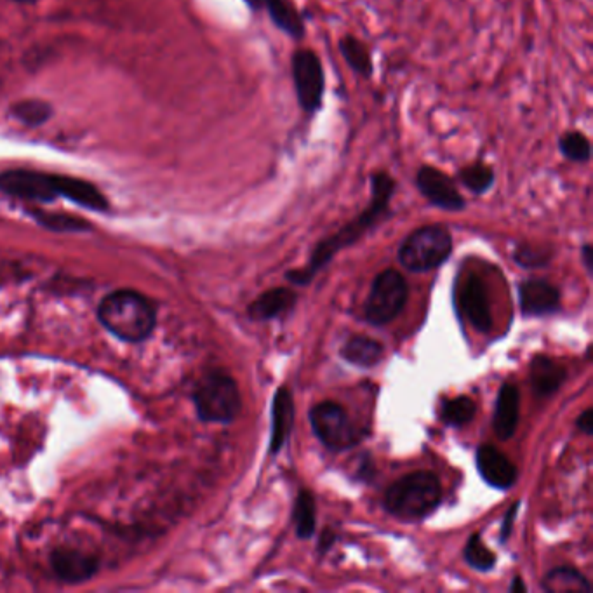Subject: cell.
I'll use <instances>...</instances> for the list:
<instances>
[{"instance_id":"7a4b0ae2","label":"cell","mask_w":593,"mask_h":593,"mask_svg":"<svg viewBox=\"0 0 593 593\" xmlns=\"http://www.w3.org/2000/svg\"><path fill=\"white\" fill-rule=\"evenodd\" d=\"M101 324L124 341H143L154 331L155 310L152 303L134 291H115L98 308Z\"/></svg>"},{"instance_id":"44dd1931","label":"cell","mask_w":593,"mask_h":593,"mask_svg":"<svg viewBox=\"0 0 593 593\" xmlns=\"http://www.w3.org/2000/svg\"><path fill=\"white\" fill-rule=\"evenodd\" d=\"M385 354V348L380 341L373 340L369 336H352L345 341L341 347V357L347 360L352 366L362 367V369H371L378 366Z\"/></svg>"},{"instance_id":"52a82bcc","label":"cell","mask_w":593,"mask_h":593,"mask_svg":"<svg viewBox=\"0 0 593 593\" xmlns=\"http://www.w3.org/2000/svg\"><path fill=\"white\" fill-rule=\"evenodd\" d=\"M310 423L320 444L333 453L348 451L362 439L359 427L350 420L347 411L331 400L310 409Z\"/></svg>"},{"instance_id":"7402d4cb","label":"cell","mask_w":593,"mask_h":593,"mask_svg":"<svg viewBox=\"0 0 593 593\" xmlns=\"http://www.w3.org/2000/svg\"><path fill=\"white\" fill-rule=\"evenodd\" d=\"M454 180L467 188L470 194L480 197V195H486L494 187L496 171L491 164H487L484 160H475L467 166L460 167Z\"/></svg>"},{"instance_id":"6da1fadb","label":"cell","mask_w":593,"mask_h":593,"mask_svg":"<svg viewBox=\"0 0 593 593\" xmlns=\"http://www.w3.org/2000/svg\"><path fill=\"white\" fill-rule=\"evenodd\" d=\"M369 187H371V199L367 202V206L336 234L320 240L310 254L307 267L287 272L286 280L294 286H307L322 268L333 261L336 254L357 244L364 235L369 234L371 230L392 216V199L397 192V180L392 173H388L387 169L373 171L369 174Z\"/></svg>"},{"instance_id":"d590c367","label":"cell","mask_w":593,"mask_h":593,"mask_svg":"<svg viewBox=\"0 0 593 593\" xmlns=\"http://www.w3.org/2000/svg\"><path fill=\"white\" fill-rule=\"evenodd\" d=\"M510 592H512V593L527 592L526 583H524V581L520 580L519 576H517V578H515V580H514V583H512V587H510Z\"/></svg>"},{"instance_id":"8d00e7d4","label":"cell","mask_w":593,"mask_h":593,"mask_svg":"<svg viewBox=\"0 0 593 593\" xmlns=\"http://www.w3.org/2000/svg\"><path fill=\"white\" fill-rule=\"evenodd\" d=\"M246 6L253 11V13H260L263 11V0H244Z\"/></svg>"},{"instance_id":"e0dca14e","label":"cell","mask_w":593,"mask_h":593,"mask_svg":"<svg viewBox=\"0 0 593 593\" xmlns=\"http://www.w3.org/2000/svg\"><path fill=\"white\" fill-rule=\"evenodd\" d=\"M263 9L275 28L294 42L307 37V21L293 0H263Z\"/></svg>"},{"instance_id":"3957f363","label":"cell","mask_w":593,"mask_h":593,"mask_svg":"<svg viewBox=\"0 0 593 593\" xmlns=\"http://www.w3.org/2000/svg\"><path fill=\"white\" fill-rule=\"evenodd\" d=\"M442 501V487L432 472H414L395 480L388 487L383 507L388 514L402 520L425 519L434 514Z\"/></svg>"},{"instance_id":"484cf974","label":"cell","mask_w":593,"mask_h":593,"mask_svg":"<svg viewBox=\"0 0 593 593\" xmlns=\"http://www.w3.org/2000/svg\"><path fill=\"white\" fill-rule=\"evenodd\" d=\"M477 413V404L467 395H460L456 399L444 400L440 406V420L449 427L461 428L472 423Z\"/></svg>"},{"instance_id":"d4e9b609","label":"cell","mask_w":593,"mask_h":593,"mask_svg":"<svg viewBox=\"0 0 593 593\" xmlns=\"http://www.w3.org/2000/svg\"><path fill=\"white\" fill-rule=\"evenodd\" d=\"M294 527H296V536L300 540H310L315 534V524H317V507H315V498L312 491L301 489L294 503Z\"/></svg>"},{"instance_id":"5bb4252c","label":"cell","mask_w":593,"mask_h":593,"mask_svg":"<svg viewBox=\"0 0 593 593\" xmlns=\"http://www.w3.org/2000/svg\"><path fill=\"white\" fill-rule=\"evenodd\" d=\"M294 427V400L291 390L280 387L272 404V434L268 454L277 456L284 449Z\"/></svg>"},{"instance_id":"83f0119b","label":"cell","mask_w":593,"mask_h":593,"mask_svg":"<svg viewBox=\"0 0 593 593\" xmlns=\"http://www.w3.org/2000/svg\"><path fill=\"white\" fill-rule=\"evenodd\" d=\"M514 260L519 267L534 268L547 267L552 261V251L548 247L531 246V244H520L515 247Z\"/></svg>"},{"instance_id":"9a60e30c","label":"cell","mask_w":593,"mask_h":593,"mask_svg":"<svg viewBox=\"0 0 593 593\" xmlns=\"http://www.w3.org/2000/svg\"><path fill=\"white\" fill-rule=\"evenodd\" d=\"M51 567L60 580L80 583L98 571V560L75 548H58L51 555Z\"/></svg>"},{"instance_id":"d6986e66","label":"cell","mask_w":593,"mask_h":593,"mask_svg":"<svg viewBox=\"0 0 593 593\" xmlns=\"http://www.w3.org/2000/svg\"><path fill=\"white\" fill-rule=\"evenodd\" d=\"M298 301V294L291 287H275L261 294L249 305L247 314L253 320H272L289 314Z\"/></svg>"},{"instance_id":"9c48e42d","label":"cell","mask_w":593,"mask_h":593,"mask_svg":"<svg viewBox=\"0 0 593 593\" xmlns=\"http://www.w3.org/2000/svg\"><path fill=\"white\" fill-rule=\"evenodd\" d=\"M68 183L70 178L67 176H53L23 169L0 174V192L18 199L39 202H49L56 197L67 199Z\"/></svg>"},{"instance_id":"5b68a950","label":"cell","mask_w":593,"mask_h":593,"mask_svg":"<svg viewBox=\"0 0 593 593\" xmlns=\"http://www.w3.org/2000/svg\"><path fill=\"white\" fill-rule=\"evenodd\" d=\"M291 77L298 107L312 119L326 100V70L319 53L312 47H296L291 54Z\"/></svg>"},{"instance_id":"4316f807","label":"cell","mask_w":593,"mask_h":593,"mask_svg":"<svg viewBox=\"0 0 593 593\" xmlns=\"http://www.w3.org/2000/svg\"><path fill=\"white\" fill-rule=\"evenodd\" d=\"M465 560L468 566L475 569V571H482L487 573L493 569L496 564V555L486 547V543L480 538V534H472V538L468 540L467 547H465Z\"/></svg>"},{"instance_id":"ac0fdd59","label":"cell","mask_w":593,"mask_h":593,"mask_svg":"<svg viewBox=\"0 0 593 593\" xmlns=\"http://www.w3.org/2000/svg\"><path fill=\"white\" fill-rule=\"evenodd\" d=\"M531 387L538 399H548L559 392L567 378V371L545 355H536L531 362Z\"/></svg>"},{"instance_id":"2e32d148","label":"cell","mask_w":593,"mask_h":593,"mask_svg":"<svg viewBox=\"0 0 593 593\" xmlns=\"http://www.w3.org/2000/svg\"><path fill=\"white\" fill-rule=\"evenodd\" d=\"M520 392L514 383H503L494 407V434L500 440L512 439L519 425Z\"/></svg>"},{"instance_id":"d6a6232c","label":"cell","mask_w":593,"mask_h":593,"mask_svg":"<svg viewBox=\"0 0 593 593\" xmlns=\"http://www.w3.org/2000/svg\"><path fill=\"white\" fill-rule=\"evenodd\" d=\"M374 467L373 460H369V456H364V460L359 463V472L357 477L362 480H373Z\"/></svg>"},{"instance_id":"30bf717a","label":"cell","mask_w":593,"mask_h":593,"mask_svg":"<svg viewBox=\"0 0 593 593\" xmlns=\"http://www.w3.org/2000/svg\"><path fill=\"white\" fill-rule=\"evenodd\" d=\"M414 187L428 204L447 213H461L467 209V199L458 188V181L432 164H421L414 174Z\"/></svg>"},{"instance_id":"7c38bea8","label":"cell","mask_w":593,"mask_h":593,"mask_svg":"<svg viewBox=\"0 0 593 593\" xmlns=\"http://www.w3.org/2000/svg\"><path fill=\"white\" fill-rule=\"evenodd\" d=\"M520 312L526 317H543L560 310V291L543 279H527L519 284Z\"/></svg>"},{"instance_id":"ba28073f","label":"cell","mask_w":593,"mask_h":593,"mask_svg":"<svg viewBox=\"0 0 593 593\" xmlns=\"http://www.w3.org/2000/svg\"><path fill=\"white\" fill-rule=\"evenodd\" d=\"M407 298L409 286L406 277L394 268L385 270L374 279L364 307V317L373 326H387L404 310Z\"/></svg>"},{"instance_id":"cb8c5ba5","label":"cell","mask_w":593,"mask_h":593,"mask_svg":"<svg viewBox=\"0 0 593 593\" xmlns=\"http://www.w3.org/2000/svg\"><path fill=\"white\" fill-rule=\"evenodd\" d=\"M557 148L560 155L573 164H587L592 160V141L580 129H567L560 134Z\"/></svg>"},{"instance_id":"4dcf8cb0","label":"cell","mask_w":593,"mask_h":593,"mask_svg":"<svg viewBox=\"0 0 593 593\" xmlns=\"http://www.w3.org/2000/svg\"><path fill=\"white\" fill-rule=\"evenodd\" d=\"M519 507L520 501H515L514 505L508 508L507 514H505V519H503V526H501V543H507L508 538H510V534H512V529H514L515 519H517V514H519Z\"/></svg>"},{"instance_id":"8992f818","label":"cell","mask_w":593,"mask_h":593,"mask_svg":"<svg viewBox=\"0 0 593 593\" xmlns=\"http://www.w3.org/2000/svg\"><path fill=\"white\" fill-rule=\"evenodd\" d=\"M197 414L206 423H232L242 409L239 387L228 374L214 371L200 381L194 394Z\"/></svg>"},{"instance_id":"277c9868","label":"cell","mask_w":593,"mask_h":593,"mask_svg":"<svg viewBox=\"0 0 593 593\" xmlns=\"http://www.w3.org/2000/svg\"><path fill=\"white\" fill-rule=\"evenodd\" d=\"M451 253H453V235L449 232V228L440 223H434V225L416 228L407 235L400 244L397 258L406 270L421 274L444 265Z\"/></svg>"},{"instance_id":"8fae6325","label":"cell","mask_w":593,"mask_h":593,"mask_svg":"<svg viewBox=\"0 0 593 593\" xmlns=\"http://www.w3.org/2000/svg\"><path fill=\"white\" fill-rule=\"evenodd\" d=\"M458 307L461 314L467 317L468 322L474 326L475 331L487 333L493 327L491 307L487 298V289L484 282L477 275H468L463 284L458 287Z\"/></svg>"},{"instance_id":"1f68e13d","label":"cell","mask_w":593,"mask_h":593,"mask_svg":"<svg viewBox=\"0 0 593 593\" xmlns=\"http://www.w3.org/2000/svg\"><path fill=\"white\" fill-rule=\"evenodd\" d=\"M576 427L580 432H583L585 435H592L593 434V411L592 409H585L583 413L580 414V418L576 421Z\"/></svg>"},{"instance_id":"836d02e7","label":"cell","mask_w":593,"mask_h":593,"mask_svg":"<svg viewBox=\"0 0 593 593\" xmlns=\"http://www.w3.org/2000/svg\"><path fill=\"white\" fill-rule=\"evenodd\" d=\"M334 541H336V534H334L333 531H329V529H326V531L322 533V536H320L319 554H327V552L331 550V547H333Z\"/></svg>"},{"instance_id":"4fadbf2b","label":"cell","mask_w":593,"mask_h":593,"mask_svg":"<svg viewBox=\"0 0 593 593\" xmlns=\"http://www.w3.org/2000/svg\"><path fill=\"white\" fill-rule=\"evenodd\" d=\"M475 463L479 468L480 477L484 479L487 486L494 487V489L507 491L510 487H514L517 477H519V472H517L514 463L508 460L500 449L489 446V444L480 446L477 449Z\"/></svg>"},{"instance_id":"f1b7e54d","label":"cell","mask_w":593,"mask_h":593,"mask_svg":"<svg viewBox=\"0 0 593 593\" xmlns=\"http://www.w3.org/2000/svg\"><path fill=\"white\" fill-rule=\"evenodd\" d=\"M51 110L42 101H23L14 107V115L28 126H39L49 117Z\"/></svg>"},{"instance_id":"f546056e","label":"cell","mask_w":593,"mask_h":593,"mask_svg":"<svg viewBox=\"0 0 593 593\" xmlns=\"http://www.w3.org/2000/svg\"><path fill=\"white\" fill-rule=\"evenodd\" d=\"M40 221L47 225V227L54 228V230H75V228H84V223L68 216H47L42 214Z\"/></svg>"},{"instance_id":"ffe728a7","label":"cell","mask_w":593,"mask_h":593,"mask_svg":"<svg viewBox=\"0 0 593 593\" xmlns=\"http://www.w3.org/2000/svg\"><path fill=\"white\" fill-rule=\"evenodd\" d=\"M338 49L347 63V67L360 79H373L374 63L371 49L364 40L354 34H347L341 37L338 42Z\"/></svg>"},{"instance_id":"603a6c76","label":"cell","mask_w":593,"mask_h":593,"mask_svg":"<svg viewBox=\"0 0 593 593\" xmlns=\"http://www.w3.org/2000/svg\"><path fill=\"white\" fill-rule=\"evenodd\" d=\"M543 588L552 593H590L587 578L574 567L560 566L552 569L543 580Z\"/></svg>"},{"instance_id":"e575fe53","label":"cell","mask_w":593,"mask_h":593,"mask_svg":"<svg viewBox=\"0 0 593 593\" xmlns=\"http://www.w3.org/2000/svg\"><path fill=\"white\" fill-rule=\"evenodd\" d=\"M581 260H583V265L587 267L588 274H593V247L592 244H585V246L581 247Z\"/></svg>"}]
</instances>
